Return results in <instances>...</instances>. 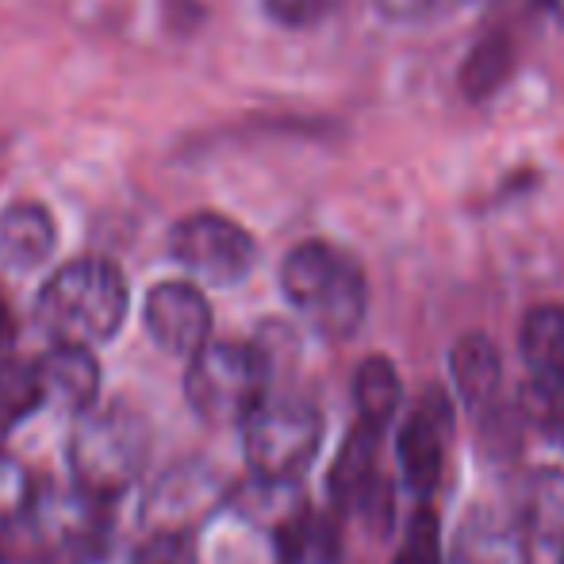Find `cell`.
<instances>
[{"mask_svg":"<svg viewBox=\"0 0 564 564\" xmlns=\"http://www.w3.org/2000/svg\"><path fill=\"white\" fill-rule=\"evenodd\" d=\"M58 246V227L39 200H15L0 212V265L12 273H31L46 265Z\"/></svg>","mask_w":564,"mask_h":564,"instance_id":"obj_13","label":"cell"},{"mask_svg":"<svg viewBox=\"0 0 564 564\" xmlns=\"http://www.w3.org/2000/svg\"><path fill=\"white\" fill-rule=\"evenodd\" d=\"M147 335L173 357L193 361L204 346L212 341V304L204 292L188 281H162L147 292L142 307Z\"/></svg>","mask_w":564,"mask_h":564,"instance_id":"obj_8","label":"cell"},{"mask_svg":"<svg viewBox=\"0 0 564 564\" xmlns=\"http://www.w3.org/2000/svg\"><path fill=\"white\" fill-rule=\"evenodd\" d=\"M557 553H561V564H564V545H561V550H557Z\"/></svg>","mask_w":564,"mask_h":564,"instance_id":"obj_29","label":"cell"},{"mask_svg":"<svg viewBox=\"0 0 564 564\" xmlns=\"http://www.w3.org/2000/svg\"><path fill=\"white\" fill-rule=\"evenodd\" d=\"M354 403H357V423L372 426V431H384L392 423V415L403 403V384L400 372L388 357L372 354L357 365L354 372Z\"/></svg>","mask_w":564,"mask_h":564,"instance_id":"obj_19","label":"cell"},{"mask_svg":"<svg viewBox=\"0 0 564 564\" xmlns=\"http://www.w3.org/2000/svg\"><path fill=\"white\" fill-rule=\"evenodd\" d=\"M449 442V408L438 388H426L400 426V473L415 499H426L442 480Z\"/></svg>","mask_w":564,"mask_h":564,"instance_id":"obj_9","label":"cell"},{"mask_svg":"<svg viewBox=\"0 0 564 564\" xmlns=\"http://www.w3.org/2000/svg\"><path fill=\"white\" fill-rule=\"evenodd\" d=\"M545 4H550L553 15H561V20H564V0H545Z\"/></svg>","mask_w":564,"mask_h":564,"instance_id":"obj_28","label":"cell"},{"mask_svg":"<svg viewBox=\"0 0 564 564\" xmlns=\"http://www.w3.org/2000/svg\"><path fill=\"white\" fill-rule=\"evenodd\" d=\"M335 4L338 0H261L265 15L281 23V28H312V23H319Z\"/></svg>","mask_w":564,"mask_h":564,"instance_id":"obj_23","label":"cell"},{"mask_svg":"<svg viewBox=\"0 0 564 564\" xmlns=\"http://www.w3.org/2000/svg\"><path fill=\"white\" fill-rule=\"evenodd\" d=\"M227 476L212 460H181L142 496V530H150V542H188L227 503Z\"/></svg>","mask_w":564,"mask_h":564,"instance_id":"obj_6","label":"cell"},{"mask_svg":"<svg viewBox=\"0 0 564 564\" xmlns=\"http://www.w3.org/2000/svg\"><path fill=\"white\" fill-rule=\"evenodd\" d=\"M147 564H196L188 542H150Z\"/></svg>","mask_w":564,"mask_h":564,"instance_id":"obj_26","label":"cell"},{"mask_svg":"<svg viewBox=\"0 0 564 564\" xmlns=\"http://www.w3.org/2000/svg\"><path fill=\"white\" fill-rule=\"evenodd\" d=\"M519 522L530 538L545 545H564V468H538L522 488Z\"/></svg>","mask_w":564,"mask_h":564,"instance_id":"obj_18","label":"cell"},{"mask_svg":"<svg viewBox=\"0 0 564 564\" xmlns=\"http://www.w3.org/2000/svg\"><path fill=\"white\" fill-rule=\"evenodd\" d=\"M269 372H273V361L258 341H208L188 361V408L212 426H246V419L265 403Z\"/></svg>","mask_w":564,"mask_h":564,"instance_id":"obj_4","label":"cell"},{"mask_svg":"<svg viewBox=\"0 0 564 564\" xmlns=\"http://www.w3.org/2000/svg\"><path fill=\"white\" fill-rule=\"evenodd\" d=\"M514 69V39L507 31H484L473 46L468 58L460 62V93L468 100H491L507 85Z\"/></svg>","mask_w":564,"mask_h":564,"instance_id":"obj_17","label":"cell"},{"mask_svg":"<svg viewBox=\"0 0 564 564\" xmlns=\"http://www.w3.org/2000/svg\"><path fill=\"white\" fill-rule=\"evenodd\" d=\"M388 15L395 20H423V15H434V12H446V8L460 4V0H377Z\"/></svg>","mask_w":564,"mask_h":564,"instance_id":"obj_25","label":"cell"},{"mask_svg":"<svg viewBox=\"0 0 564 564\" xmlns=\"http://www.w3.org/2000/svg\"><path fill=\"white\" fill-rule=\"evenodd\" d=\"M12 338H15V319H12V307H8L4 292H0V354L12 346Z\"/></svg>","mask_w":564,"mask_h":564,"instance_id":"obj_27","label":"cell"},{"mask_svg":"<svg viewBox=\"0 0 564 564\" xmlns=\"http://www.w3.org/2000/svg\"><path fill=\"white\" fill-rule=\"evenodd\" d=\"M77 564H147V550H134L127 538L97 534L93 542H85Z\"/></svg>","mask_w":564,"mask_h":564,"instance_id":"obj_24","label":"cell"},{"mask_svg":"<svg viewBox=\"0 0 564 564\" xmlns=\"http://www.w3.org/2000/svg\"><path fill=\"white\" fill-rule=\"evenodd\" d=\"M246 465L258 484L292 488L323 446V415L307 400H265L242 426Z\"/></svg>","mask_w":564,"mask_h":564,"instance_id":"obj_5","label":"cell"},{"mask_svg":"<svg viewBox=\"0 0 564 564\" xmlns=\"http://www.w3.org/2000/svg\"><path fill=\"white\" fill-rule=\"evenodd\" d=\"M395 564H442V534L431 507L415 511V519L408 527V542H403Z\"/></svg>","mask_w":564,"mask_h":564,"instance_id":"obj_21","label":"cell"},{"mask_svg":"<svg viewBox=\"0 0 564 564\" xmlns=\"http://www.w3.org/2000/svg\"><path fill=\"white\" fill-rule=\"evenodd\" d=\"M453 564H530V534L496 507H473L453 542Z\"/></svg>","mask_w":564,"mask_h":564,"instance_id":"obj_10","label":"cell"},{"mask_svg":"<svg viewBox=\"0 0 564 564\" xmlns=\"http://www.w3.org/2000/svg\"><path fill=\"white\" fill-rule=\"evenodd\" d=\"M39 384H43V400H54L58 408L89 415L93 400L100 388L97 357L85 346H54L35 361Z\"/></svg>","mask_w":564,"mask_h":564,"instance_id":"obj_14","label":"cell"},{"mask_svg":"<svg viewBox=\"0 0 564 564\" xmlns=\"http://www.w3.org/2000/svg\"><path fill=\"white\" fill-rule=\"evenodd\" d=\"M23 519L35 527L39 538L62 545V542H93L100 534V499H93L89 491L58 488V484H35L31 503Z\"/></svg>","mask_w":564,"mask_h":564,"instance_id":"obj_11","label":"cell"},{"mask_svg":"<svg viewBox=\"0 0 564 564\" xmlns=\"http://www.w3.org/2000/svg\"><path fill=\"white\" fill-rule=\"evenodd\" d=\"M281 292L296 315L327 341L354 338L369 312V281L354 253L307 238L281 261Z\"/></svg>","mask_w":564,"mask_h":564,"instance_id":"obj_1","label":"cell"},{"mask_svg":"<svg viewBox=\"0 0 564 564\" xmlns=\"http://www.w3.org/2000/svg\"><path fill=\"white\" fill-rule=\"evenodd\" d=\"M127 276L108 258H74L43 284L35 319L54 346H100L127 319Z\"/></svg>","mask_w":564,"mask_h":564,"instance_id":"obj_2","label":"cell"},{"mask_svg":"<svg viewBox=\"0 0 564 564\" xmlns=\"http://www.w3.org/2000/svg\"><path fill=\"white\" fill-rule=\"evenodd\" d=\"M150 457V426L127 403L93 408L77 419L69 438V468L74 484L93 499H116L142 476Z\"/></svg>","mask_w":564,"mask_h":564,"instance_id":"obj_3","label":"cell"},{"mask_svg":"<svg viewBox=\"0 0 564 564\" xmlns=\"http://www.w3.org/2000/svg\"><path fill=\"white\" fill-rule=\"evenodd\" d=\"M31 491H35V484L23 476V468H15L12 460L0 453V522L28 514Z\"/></svg>","mask_w":564,"mask_h":564,"instance_id":"obj_22","label":"cell"},{"mask_svg":"<svg viewBox=\"0 0 564 564\" xmlns=\"http://www.w3.org/2000/svg\"><path fill=\"white\" fill-rule=\"evenodd\" d=\"M170 258L193 281L230 289L246 281L258 265V242L246 227L219 212H193L170 230Z\"/></svg>","mask_w":564,"mask_h":564,"instance_id":"obj_7","label":"cell"},{"mask_svg":"<svg viewBox=\"0 0 564 564\" xmlns=\"http://www.w3.org/2000/svg\"><path fill=\"white\" fill-rule=\"evenodd\" d=\"M377 442L380 431L365 423H354V431L341 442L335 468H330V496L338 507L369 503L372 480H377Z\"/></svg>","mask_w":564,"mask_h":564,"instance_id":"obj_16","label":"cell"},{"mask_svg":"<svg viewBox=\"0 0 564 564\" xmlns=\"http://www.w3.org/2000/svg\"><path fill=\"white\" fill-rule=\"evenodd\" d=\"M449 372L453 388L468 408H488L499 392V380H503V361H499L496 341L480 335V330L460 335L457 346L449 349Z\"/></svg>","mask_w":564,"mask_h":564,"instance_id":"obj_15","label":"cell"},{"mask_svg":"<svg viewBox=\"0 0 564 564\" xmlns=\"http://www.w3.org/2000/svg\"><path fill=\"white\" fill-rule=\"evenodd\" d=\"M522 361H527L530 384L545 403L564 400V307L538 304L522 319Z\"/></svg>","mask_w":564,"mask_h":564,"instance_id":"obj_12","label":"cell"},{"mask_svg":"<svg viewBox=\"0 0 564 564\" xmlns=\"http://www.w3.org/2000/svg\"><path fill=\"white\" fill-rule=\"evenodd\" d=\"M39 403H43V384H39L35 365L0 357V438H4L20 419H28Z\"/></svg>","mask_w":564,"mask_h":564,"instance_id":"obj_20","label":"cell"}]
</instances>
